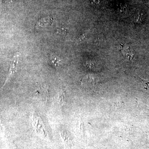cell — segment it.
Instances as JSON below:
<instances>
[{
    "label": "cell",
    "mask_w": 149,
    "mask_h": 149,
    "mask_svg": "<svg viewBox=\"0 0 149 149\" xmlns=\"http://www.w3.org/2000/svg\"><path fill=\"white\" fill-rule=\"evenodd\" d=\"M120 51L124 56L126 57L129 60H132L133 57V54H132L129 49V47L126 45L121 44L120 45Z\"/></svg>",
    "instance_id": "6da1fadb"
},
{
    "label": "cell",
    "mask_w": 149,
    "mask_h": 149,
    "mask_svg": "<svg viewBox=\"0 0 149 149\" xmlns=\"http://www.w3.org/2000/svg\"><path fill=\"white\" fill-rule=\"evenodd\" d=\"M17 64V58L15 59L12 65L11 66L9 73L8 75V77L7 78L6 80L5 84L3 85V87L5 85L6 82L8 80L9 78L10 77V76L15 72V70H16V69Z\"/></svg>",
    "instance_id": "7a4b0ae2"
},
{
    "label": "cell",
    "mask_w": 149,
    "mask_h": 149,
    "mask_svg": "<svg viewBox=\"0 0 149 149\" xmlns=\"http://www.w3.org/2000/svg\"><path fill=\"white\" fill-rule=\"evenodd\" d=\"M61 136L62 137V139L63 140L64 143H65L66 145H70L71 144V141L69 136H68L67 134L65 132H62L61 133Z\"/></svg>",
    "instance_id": "3957f363"
},
{
    "label": "cell",
    "mask_w": 149,
    "mask_h": 149,
    "mask_svg": "<svg viewBox=\"0 0 149 149\" xmlns=\"http://www.w3.org/2000/svg\"><path fill=\"white\" fill-rule=\"evenodd\" d=\"M51 59H52V62L53 64L56 67H58L59 65L60 64V61L59 59L55 55L51 56Z\"/></svg>",
    "instance_id": "277c9868"
},
{
    "label": "cell",
    "mask_w": 149,
    "mask_h": 149,
    "mask_svg": "<svg viewBox=\"0 0 149 149\" xmlns=\"http://www.w3.org/2000/svg\"><path fill=\"white\" fill-rule=\"evenodd\" d=\"M58 102L61 105L64 104L65 102V95L63 92H61L58 95Z\"/></svg>",
    "instance_id": "5b68a950"
},
{
    "label": "cell",
    "mask_w": 149,
    "mask_h": 149,
    "mask_svg": "<svg viewBox=\"0 0 149 149\" xmlns=\"http://www.w3.org/2000/svg\"><path fill=\"white\" fill-rule=\"evenodd\" d=\"M66 31L65 29H63V28H61L57 30V33L58 34L61 35H64L66 33Z\"/></svg>",
    "instance_id": "8992f818"
},
{
    "label": "cell",
    "mask_w": 149,
    "mask_h": 149,
    "mask_svg": "<svg viewBox=\"0 0 149 149\" xmlns=\"http://www.w3.org/2000/svg\"><path fill=\"white\" fill-rule=\"evenodd\" d=\"M141 17H142V14L141 13L137 14L136 15V17H135V21L136 22H138L141 20Z\"/></svg>",
    "instance_id": "52a82bcc"
}]
</instances>
